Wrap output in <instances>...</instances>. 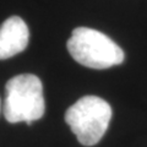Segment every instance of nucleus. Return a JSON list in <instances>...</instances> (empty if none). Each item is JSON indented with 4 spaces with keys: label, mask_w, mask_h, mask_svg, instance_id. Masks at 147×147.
I'll use <instances>...</instances> for the list:
<instances>
[{
    "label": "nucleus",
    "mask_w": 147,
    "mask_h": 147,
    "mask_svg": "<svg viewBox=\"0 0 147 147\" xmlns=\"http://www.w3.org/2000/svg\"><path fill=\"white\" fill-rule=\"evenodd\" d=\"M112 119L108 102L97 96H85L65 113V121L79 142L84 146L98 144L104 136Z\"/></svg>",
    "instance_id": "obj_3"
},
{
    "label": "nucleus",
    "mask_w": 147,
    "mask_h": 147,
    "mask_svg": "<svg viewBox=\"0 0 147 147\" xmlns=\"http://www.w3.org/2000/svg\"><path fill=\"white\" fill-rule=\"evenodd\" d=\"M45 102L43 85L36 75L22 74L12 77L5 86L4 117L11 123L31 124L43 117Z\"/></svg>",
    "instance_id": "obj_1"
},
{
    "label": "nucleus",
    "mask_w": 147,
    "mask_h": 147,
    "mask_svg": "<svg viewBox=\"0 0 147 147\" xmlns=\"http://www.w3.org/2000/svg\"><path fill=\"white\" fill-rule=\"evenodd\" d=\"M0 108H1V105H0Z\"/></svg>",
    "instance_id": "obj_5"
},
{
    "label": "nucleus",
    "mask_w": 147,
    "mask_h": 147,
    "mask_svg": "<svg viewBox=\"0 0 147 147\" xmlns=\"http://www.w3.org/2000/svg\"><path fill=\"white\" fill-rule=\"evenodd\" d=\"M30 32L26 22L18 16H11L0 26V60L24 52L28 45Z\"/></svg>",
    "instance_id": "obj_4"
},
{
    "label": "nucleus",
    "mask_w": 147,
    "mask_h": 147,
    "mask_svg": "<svg viewBox=\"0 0 147 147\" xmlns=\"http://www.w3.org/2000/svg\"><path fill=\"white\" fill-rule=\"evenodd\" d=\"M67 50L81 65L91 69H108L124 61V52L119 45L97 30L77 27L67 40Z\"/></svg>",
    "instance_id": "obj_2"
}]
</instances>
